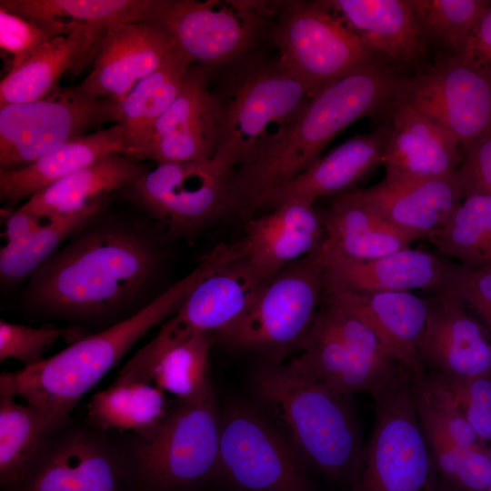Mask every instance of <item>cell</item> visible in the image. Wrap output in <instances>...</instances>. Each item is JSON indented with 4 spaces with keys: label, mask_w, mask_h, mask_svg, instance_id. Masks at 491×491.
Here are the masks:
<instances>
[{
    "label": "cell",
    "mask_w": 491,
    "mask_h": 491,
    "mask_svg": "<svg viewBox=\"0 0 491 491\" xmlns=\"http://www.w3.org/2000/svg\"><path fill=\"white\" fill-rule=\"evenodd\" d=\"M87 335L85 330L68 327H34L0 320V361L17 360L25 366H35L45 358V353L60 338L71 343Z\"/></svg>",
    "instance_id": "cell-42"
},
{
    "label": "cell",
    "mask_w": 491,
    "mask_h": 491,
    "mask_svg": "<svg viewBox=\"0 0 491 491\" xmlns=\"http://www.w3.org/2000/svg\"><path fill=\"white\" fill-rule=\"evenodd\" d=\"M409 4L427 45H438L447 55H460L491 1L409 0Z\"/></svg>",
    "instance_id": "cell-38"
},
{
    "label": "cell",
    "mask_w": 491,
    "mask_h": 491,
    "mask_svg": "<svg viewBox=\"0 0 491 491\" xmlns=\"http://www.w3.org/2000/svg\"><path fill=\"white\" fill-rule=\"evenodd\" d=\"M110 202L80 212L45 219L29 235L5 243L0 250V280L15 285L31 275L50 258L71 236L106 212Z\"/></svg>",
    "instance_id": "cell-35"
},
{
    "label": "cell",
    "mask_w": 491,
    "mask_h": 491,
    "mask_svg": "<svg viewBox=\"0 0 491 491\" xmlns=\"http://www.w3.org/2000/svg\"><path fill=\"white\" fill-rule=\"evenodd\" d=\"M219 265L210 252L185 277L176 281L133 316L94 334H87L41 363L3 372L0 382L16 397L39 408L48 437L69 424L75 406L153 327L176 313L195 286Z\"/></svg>",
    "instance_id": "cell-2"
},
{
    "label": "cell",
    "mask_w": 491,
    "mask_h": 491,
    "mask_svg": "<svg viewBox=\"0 0 491 491\" xmlns=\"http://www.w3.org/2000/svg\"><path fill=\"white\" fill-rule=\"evenodd\" d=\"M79 23L39 22L0 6V47L10 56L8 71L25 62L50 39L71 33Z\"/></svg>",
    "instance_id": "cell-40"
},
{
    "label": "cell",
    "mask_w": 491,
    "mask_h": 491,
    "mask_svg": "<svg viewBox=\"0 0 491 491\" xmlns=\"http://www.w3.org/2000/svg\"><path fill=\"white\" fill-rule=\"evenodd\" d=\"M150 167L113 153L41 190L20 206L43 219L110 202L111 195L137 181Z\"/></svg>",
    "instance_id": "cell-31"
},
{
    "label": "cell",
    "mask_w": 491,
    "mask_h": 491,
    "mask_svg": "<svg viewBox=\"0 0 491 491\" xmlns=\"http://www.w3.org/2000/svg\"><path fill=\"white\" fill-rule=\"evenodd\" d=\"M0 382V486L15 491L48 437L45 418L36 406L16 401Z\"/></svg>",
    "instance_id": "cell-34"
},
{
    "label": "cell",
    "mask_w": 491,
    "mask_h": 491,
    "mask_svg": "<svg viewBox=\"0 0 491 491\" xmlns=\"http://www.w3.org/2000/svg\"><path fill=\"white\" fill-rule=\"evenodd\" d=\"M15 491H136L127 444L68 424L46 438Z\"/></svg>",
    "instance_id": "cell-12"
},
{
    "label": "cell",
    "mask_w": 491,
    "mask_h": 491,
    "mask_svg": "<svg viewBox=\"0 0 491 491\" xmlns=\"http://www.w3.org/2000/svg\"><path fill=\"white\" fill-rule=\"evenodd\" d=\"M299 351L293 367L348 397L372 395L399 366L365 323L325 297Z\"/></svg>",
    "instance_id": "cell-9"
},
{
    "label": "cell",
    "mask_w": 491,
    "mask_h": 491,
    "mask_svg": "<svg viewBox=\"0 0 491 491\" xmlns=\"http://www.w3.org/2000/svg\"><path fill=\"white\" fill-rule=\"evenodd\" d=\"M174 406L154 383L118 374L107 388L91 397L87 416L95 429L130 432L145 439L162 426Z\"/></svg>",
    "instance_id": "cell-32"
},
{
    "label": "cell",
    "mask_w": 491,
    "mask_h": 491,
    "mask_svg": "<svg viewBox=\"0 0 491 491\" xmlns=\"http://www.w3.org/2000/svg\"><path fill=\"white\" fill-rule=\"evenodd\" d=\"M428 240L469 270L491 266V195L464 196L446 224Z\"/></svg>",
    "instance_id": "cell-37"
},
{
    "label": "cell",
    "mask_w": 491,
    "mask_h": 491,
    "mask_svg": "<svg viewBox=\"0 0 491 491\" xmlns=\"http://www.w3.org/2000/svg\"><path fill=\"white\" fill-rule=\"evenodd\" d=\"M324 293V268L316 251L266 279L243 316L216 337L230 350L282 364L300 350Z\"/></svg>",
    "instance_id": "cell-5"
},
{
    "label": "cell",
    "mask_w": 491,
    "mask_h": 491,
    "mask_svg": "<svg viewBox=\"0 0 491 491\" xmlns=\"http://www.w3.org/2000/svg\"><path fill=\"white\" fill-rule=\"evenodd\" d=\"M361 192L385 219L416 241L440 230L465 196L456 172L406 183L382 181Z\"/></svg>",
    "instance_id": "cell-27"
},
{
    "label": "cell",
    "mask_w": 491,
    "mask_h": 491,
    "mask_svg": "<svg viewBox=\"0 0 491 491\" xmlns=\"http://www.w3.org/2000/svg\"><path fill=\"white\" fill-rule=\"evenodd\" d=\"M159 228L104 213L31 275L20 307L35 317L99 331L133 316L159 296L155 287L165 260Z\"/></svg>",
    "instance_id": "cell-1"
},
{
    "label": "cell",
    "mask_w": 491,
    "mask_h": 491,
    "mask_svg": "<svg viewBox=\"0 0 491 491\" xmlns=\"http://www.w3.org/2000/svg\"><path fill=\"white\" fill-rule=\"evenodd\" d=\"M391 130L387 119L370 133L350 137L275 193L264 209L291 201L314 205L320 197L352 191L382 164Z\"/></svg>",
    "instance_id": "cell-24"
},
{
    "label": "cell",
    "mask_w": 491,
    "mask_h": 491,
    "mask_svg": "<svg viewBox=\"0 0 491 491\" xmlns=\"http://www.w3.org/2000/svg\"><path fill=\"white\" fill-rule=\"evenodd\" d=\"M325 286L355 293L412 292L436 296L457 290L465 267L418 249L406 248L376 259L322 263Z\"/></svg>",
    "instance_id": "cell-19"
},
{
    "label": "cell",
    "mask_w": 491,
    "mask_h": 491,
    "mask_svg": "<svg viewBox=\"0 0 491 491\" xmlns=\"http://www.w3.org/2000/svg\"><path fill=\"white\" fill-rule=\"evenodd\" d=\"M191 64L189 56L175 47L117 105L115 124L124 128V155L131 158L147 141L155 123L180 94Z\"/></svg>",
    "instance_id": "cell-33"
},
{
    "label": "cell",
    "mask_w": 491,
    "mask_h": 491,
    "mask_svg": "<svg viewBox=\"0 0 491 491\" xmlns=\"http://www.w3.org/2000/svg\"><path fill=\"white\" fill-rule=\"evenodd\" d=\"M324 297L365 323L397 364L412 372L425 369L420 346L430 299L413 292L355 293L326 286Z\"/></svg>",
    "instance_id": "cell-23"
},
{
    "label": "cell",
    "mask_w": 491,
    "mask_h": 491,
    "mask_svg": "<svg viewBox=\"0 0 491 491\" xmlns=\"http://www.w3.org/2000/svg\"><path fill=\"white\" fill-rule=\"evenodd\" d=\"M332 13L382 58L420 67L424 39L409 0H325Z\"/></svg>",
    "instance_id": "cell-29"
},
{
    "label": "cell",
    "mask_w": 491,
    "mask_h": 491,
    "mask_svg": "<svg viewBox=\"0 0 491 491\" xmlns=\"http://www.w3.org/2000/svg\"><path fill=\"white\" fill-rule=\"evenodd\" d=\"M457 291L491 333V267L477 270L465 267Z\"/></svg>",
    "instance_id": "cell-44"
},
{
    "label": "cell",
    "mask_w": 491,
    "mask_h": 491,
    "mask_svg": "<svg viewBox=\"0 0 491 491\" xmlns=\"http://www.w3.org/2000/svg\"><path fill=\"white\" fill-rule=\"evenodd\" d=\"M210 78V68L189 65L180 94L130 159L160 165L215 157L221 141L223 105L221 97L209 89Z\"/></svg>",
    "instance_id": "cell-16"
},
{
    "label": "cell",
    "mask_w": 491,
    "mask_h": 491,
    "mask_svg": "<svg viewBox=\"0 0 491 491\" xmlns=\"http://www.w3.org/2000/svg\"><path fill=\"white\" fill-rule=\"evenodd\" d=\"M107 27L79 23L69 34L50 39L0 82V106L42 100L60 92L62 75L72 69L78 74L93 61Z\"/></svg>",
    "instance_id": "cell-26"
},
{
    "label": "cell",
    "mask_w": 491,
    "mask_h": 491,
    "mask_svg": "<svg viewBox=\"0 0 491 491\" xmlns=\"http://www.w3.org/2000/svg\"><path fill=\"white\" fill-rule=\"evenodd\" d=\"M307 465L270 417L235 399L221 413L216 476L236 491H315Z\"/></svg>",
    "instance_id": "cell-8"
},
{
    "label": "cell",
    "mask_w": 491,
    "mask_h": 491,
    "mask_svg": "<svg viewBox=\"0 0 491 491\" xmlns=\"http://www.w3.org/2000/svg\"><path fill=\"white\" fill-rule=\"evenodd\" d=\"M396 98L441 125L461 147L491 129V68L466 55H445L403 77Z\"/></svg>",
    "instance_id": "cell-15"
},
{
    "label": "cell",
    "mask_w": 491,
    "mask_h": 491,
    "mask_svg": "<svg viewBox=\"0 0 491 491\" xmlns=\"http://www.w3.org/2000/svg\"><path fill=\"white\" fill-rule=\"evenodd\" d=\"M221 413L215 396L175 402L148 438L127 443L136 491H196L216 476Z\"/></svg>",
    "instance_id": "cell-7"
},
{
    "label": "cell",
    "mask_w": 491,
    "mask_h": 491,
    "mask_svg": "<svg viewBox=\"0 0 491 491\" xmlns=\"http://www.w3.org/2000/svg\"><path fill=\"white\" fill-rule=\"evenodd\" d=\"M116 106L75 86L42 100L0 106V170L23 167L96 127L115 124Z\"/></svg>",
    "instance_id": "cell-14"
},
{
    "label": "cell",
    "mask_w": 491,
    "mask_h": 491,
    "mask_svg": "<svg viewBox=\"0 0 491 491\" xmlns=\"http://www.w3.org/2000/svg\"><path fill=\"white\" fill-rule=\"evenodd\" d=\"M422 429L442 491H488L491 449L482 443L471 447L461 446L442 433L423 426Z\"/></svg>",
    "instance_id": "cell-39"
},
{
    "label": "cell",
    "mask_w": 491,
    "mask_h": 491,
    "mask_svg": "<svg viewBox=\"0 0 491 491\" xmlns=\"http://www.w3.org/2000/svg\"><path fill=\"white\" fill-rule=\"evenodd\" d=\"M280 2L166 0L154 22L193 64L207 68L235 61L264 33Z\"/></svg>",
    "instance_id": "cell-13"
},
{
    "label": "cell",
    "mask_w": 491,
    "mask_h": 491,
    "mask_svg": "<svg viewBox=\"0 0 491 491\" xmlns=\"http://www.w3.org/2000/svg\"><path fill=\"white\" fill-rule=\"evenodd\" d=\"M325 238L322 217L314 205L291 201L248 219L236 245L241 256L266 280L318 251Z\"/></svg>",
    "instance_id": "cell-22"
},
{
    "label": "cell",
    "mask_w": 491,
    "mask_h": 491,
    "mask_svg": "<svg viewBox=\"0 0 491 491\" xmlns=\"http://www.w3.org/2000/svg\"><path fill=\"white\" fill-rule=\"evenodd\" d=\"M426 372L466 419L479 441L484 445L491 443V376L462 377Z\"/></svg>",
    "instance_id": "cell-41"
},
{
    "label": "cell",
    "mask_w": 491,
    "mask_h": 491,
    "mask_svg": "<svg viewBox=\"0 0 491 491\" xmlns=\"http://www.w3.org/2000/svg\"><path fill=\"white\" fill-rule=\"evenodd\" d=\"M320 215L326 232L318 250L321 263L334 259L372 260L409 248L416 241L385 219L361 189L336 196Z\"/></svg>",
    "instance_id": "cell-25"
},
{
    "label": "cell",
    "mask_w": 491,
    "mask_h": 491,
    "mask_svg": "<svg viewBox=\"0 0 491 491\" xmlns=\"http://www.w3.org/2000/svg\"><path fill=\"white\" fill-rule=\"evenodd\" d=\"M462 162L456 171L464 195H491V129L461 147Z\"/></svg>",
    "instance_id": "cell-43"
},
{
    "label": "cell",
    "mask_w": 491,
    "mask_h": 491,
    "mask_svg": "<svg viewBox=\"0 0 491 491\" xmlns=\"http://www.w3.org/2000/svg\"><path fill=\"white\" fill-rule=\"evenodd\" d=\"M233 172L215 157L160 164L122 191L168 239L189 237L233 212Z\"/></svg>",
    "instance_id": "cell-10"
},
{
    "label": "cell",
    "mask_w": 491,
    "mask_h": 491,
    "mask_svg": "<svg viewBox=\"0 0 491 491\" xmlns=\"http://www.w3.org/2000/svg\"><path fill=\"white\" fill-rule=\"evenodd\" d=\"M277 14L272 35L278 61L312 97L330 82L381 57L323 1L281 2Z\"/></svg>",
    "instance_id": "cell-11"
},
{
    "label": "cell",
    "mask_w": 491,
    "mask_h": 491,
    "mask_svg": "<svg viewBox=\"0 0 491 491\" xmlns=\"http://www.w3.org/2000/svg\"><path fill=\"white\" fill-rule=\"evenodd\" d=\"M165 0H1L0 6L39 22L73 20L108 27L155 22Z\"/></svg>",
    "instance_id": "cell-36"
},
{
    "label": "cell",
    "mask_w": 491,
    "mask_h": 491,
    "mask_svg": "<svg viewBox=\"0 0 491 491\" xmlns=\"http://www.w3.org/2000/svg\"><path fill=\"white\" fill-rule=\"evenodd\" d=\"M175 47V40L154 22L109 25L86 77L75 86L83 95L118 105Z\"/></svg>",
    "instance_id": "cell-18"
},
{
    "label": "cell",
    "mask_w": 491,
    "mask_h": 491,
    "mask_svg": "<svg viewBox=\"0 0 491 491\" xmlns=\"http://www.w3.org/2000/svg\"><path fill=\"white\" fill-rule=\"evenodd\" d=\"M386 113L392 130L382 160L384 183L442 177L457 171L461 145L446 129L396 97Z\"/></svg>",
    "instance_id": "cell-21"
},
{
    "label": "cell",
    "mask_w": 491,
    "mask_h": 491,
    "mask_svg": "<svg viewBox=\"0 0 491 491\" xmlns=\"http://www.w3.org/2000/svg\"><path fill=\"white\" fill-rule=\"evenodd\" d=\"M420 357L431 373L491 376V336L457 290L430 298Z\"/></svg>",
    "instance_id": "cell-20"
},
{
    "label": "cell",
    "mask_w": 491,
    "mask_h": 491,
    "mask_svg": "<svg viewBox=\"0 0 491 491\" xmlns=\"http://www.w3.org/2000/svg\"><path fill=\"white\" fill-rule=\"evenodd\" d=\"M4 217V237L6 243L18 240L39 227L45 219L21 206L16 209H1Z\"/></svg>",
    "instance_id": "cell-45"
},
{
    "label": "cell",
    "mask_w": 491,
    "mask_h": 491,
    "mask_svg": "<svg viewBox=\"0 0 491 491\" xmlns=\"http://www.w3.org/2000/svg\"><path fill=\"white\" fill-rule=\"evenodd\" d=\"M125 151L124 128L113 124L44 154L32 163L13 170H0V201L14 209L22 201L113 153Z\"/></svg>",
    "instance_id": "cell-30"
},
{
    "label": "cell",
    "mask_w": 491,
    "mask_h": 491,
    "mask_svg": "<svg viewBox=\"0 0 491 491\" xmlns=\"http://www.w3.org/2000/svg\"><path fill=\"white\" fill-rule=\"evenodd\" d=\"M223 101L222 135L215 158L235 169L283 138L312 96L279 61L244 66Z\"/></svg>",
    "instance_id": "cell-6"
},
{
    "label": "cell",
    "mask_w": 491,
    "mask_h": 491,
    "mask_svg": "<svg viewBox=\"0 0 491 491\" xmlns=\"http://www.w3.org/2000/svg\"><path fill=\"white\" fill-rule=\"evenodd\" d=\"M211 345V335L186 329L171 316L119 374L150 381L178 403H200L215 396L208 374Z\"/></svg>",
    "instance_id": "cell-17"
},
{
    "label": "cell",
    "mask_w": 491,
    "mask_h": 491,
    "mask_svg": "<svg viewBox=\"0 0 491 491\" xmlns=\"http://www.w3.org/2000/svg\"><path fill=\"white\" fill-rule=\"evenodd\" d=\"M491 68V4L480 18L464 54Z\"/></svg>",
    "instance_id": "cell-46"
},
{
    "label": "cell",
    "mask_w": 491,
    "mask_h": 491,
    "mask_svg": "<svg viewBox=\"0 0 491 491\" xmlns=\"http://www.w3.org/2000/svg\"><path fill=\"white\" fill-rule=\"evenodd\" d=\"M265 281L235 243V254L195 286L172 317L186 329L216 336L243 316Z\"/></svg>",
    "instance_id": "cell-28"
},
{
    "label": "cell",
    "mask_w": 491,
    "mask_h": 491,
    "mask_svg": "<svg viewBox=\"0 0 491 491\" xmlns=\"http://www.w3.org/2000/svg\"><path fill=\"white\" fill-rule=\"evenodd\" d=\"M491 267V266H490Z\"/></svg>",
    "instance_id": "cell-48"
},
{
    "label": "cell",
    "mask_w": 491,
    "mask_h": 491,
    "mask_svg": "<svg viewBox=\"0 0 491 491\" xmlns=\"http://www.w3.org/2000/svg\"><path fill=\"white\" fill-rule=\"evenodd\" d=\"M413 372L399 365L371 396V434L350 491H442L422 429L412 386Z\"/></svg>",
    "instance_id": "cell-4"
},
{
    "label": "cell",
    "mask_w": 491,
    "mask_h": 491,
    "mask_svg": "<svg viewBox=\"0 0 491 491\" xmlns=\"http://www.w3.org/2000/svg\"><path fill=\"white\" fill-rule=\"evenodd\" d=\"M488 491H491V483H490V486H489Z\"/></svg>",
    "instance_id": "cell-47"
},
{
    "label": "cell",
    "mask_w": 491,
    "mask_h": 491,
    "mask_svg": "<svg viewBox=\"0 0 491 491\" xmlns=\"http://www.w3.org/2000/svg\"><path fill=\"white\" fill-rule=\"evenodd\" d=\"M252 387L260 408L306 465L349 487L364 447L350 397L289 363L262 362L252 373Z\"/></svg>",
    "instance_id": "cell-3"
}]
</instances>
